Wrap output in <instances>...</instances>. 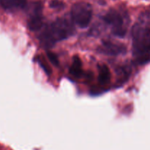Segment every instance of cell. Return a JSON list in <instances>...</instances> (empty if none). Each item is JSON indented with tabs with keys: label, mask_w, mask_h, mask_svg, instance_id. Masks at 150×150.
<instances>
[{
	"label": "cell",
	"mask_w": 150,
	"mask_h": 150,
	"mask_svg": "<svg viewBox=\"0 0 150 150\" xmlns=\"http://www.w3.org/2000/svg\"><path fill=\"white\" fill-rule=\"evenodd\" d=\"M149 18V14L144 13L132 29L133 56L139 64H145L150 61Z\"/></svg>",
	"instance_id": "obj_1"
},
{
	"label": "cell",
	"mask_w": 150,
	"mask_h": 150,
	"mask_svg": "<svg viewBox=\"0 0 150 150\" xmlns=\"http://www.w3.org/2000/svg\"><path fill=\"white\" fill-rule=\"evenodd\" d=\"M75 32L73 24L65 18H59L45 26L40 35V42L47 48L71 36Z\"/></svg>",
	"instance_id": "obj_2"
},
{
	"label": "cell",
	"mask_w": 150,
	"mask_h": 150,
	"mask_svg": "<svg viewBox=\"0 0 150 150\" xmlns=\"http://www.w3.org/2000/svg\"><path fill=\"white\" fill-rule=\"evenodd\" d=\"M92 6L85 1L76 3L71 8L72 20L80 28H86L89 26L92 21Z\"/></svg>",
	"instance_id": "obj_3"
},
{
	"label": "cell",
	"mask_w": 150,
	"mask_h": 150,
	"mask_svg": "<svg viewBox=\"0 0 150 150\" xmlns=\"http://www.w3.org/2000/svg\"><path fill=\"white\" fill-rule=\"evenodd\" d=\"M103 20L111 28L112 33L119 38H124L127 33L125 17L118 10H109L103 17Z\"/></svg>",
	"instance_id": "obj_4"
},
{
	"label": "cell",
	"mask_w": 150,
	"mask_h": 150,
	"mask_svg": "<svg viewBox=\"0 0 150 150\" xmlns=\"http://www.w3.org/2000/svg\"><path fill=\"white\" fill-rule=\"evenodd\" d=\"M43 26L41 2L34 3L28 20V26L32 31L40 30Z\"/></svg>",
	"instance_id": "obj_5"
},
{
	"label": "cell",
	"mask_w": 150,
	"mask_h": 150,
	"mask_svg": "<svg viewBox=\"0 0 150 150\" xmlns=\"http://www.w3.org/2000/svg\"><path fill=\"white\" fill-rule=\"evenodd\" d=\"M99 52L109 56H117L126 53L127 49L123 44L114 43L110 41H105L98 49Z\"/></svg>",
	"instance_id": "obj_6"
},
{
	"label": "cell",
	"mask_w": 150,
	"mask_h": 150,
	"mask_svg": "<svg viewBox=\"0 0 150 150\" xmlns=\"http://www.w3.org/2000/svg\"><path fill=\"white\" fill-rule=\"evenodd\" d=\"M27 0H0L1 7L7 10H14L22 9L26 5Z\"/></svg>",
	"instance_id": "obj_7"
},
{
	"label": "cell",
	"mask_w": 150,
	"mask_h": 150,
	"mask_svg": "<svg viewBox=\"0 0 150 150\" xmlns=\"http://www.w3.org/2000/svg\"><path fill=\"white\" fill-rule=\"evenodd\" d=\"M98 80L101 85H106L111 79V72L108 66L105 64H101L98 66Z\"/></svg>",
	"instance_id": "obj_8"
},
{
	"label": "cell",
	"mask_w": 150,
	"mask_h": 150,
	"mask_svg": "<svg viewBox=\"0 0 150 150\" xmlns=\"http://www.w3.org/2000/svg\"><path fill=\"white\" fill-rule=\"evenodd\" d=\"M69 71L72 76L76 78L80 77L82 75V62L78 56L73 57Z\"/></svg>",
	"instance_id": "obj_9"
},
{
	"label": "cell",
	"mask_w": 150,
	"mask_h": 150,
	"mask_svg": "<svg viewBox=\"0 0 150 150\" xmlns=\"http://www.w3.org/2000/svg\"><path fill=\"white\" fill-rule=\"evenodd\" d=\"M50 7L53 9H62L64 7V4L60 0H51L50 1Z\"/></svg>",
	"instance_id": "obj_10"
},
{
	"label": "cell",
	"mask_w": 150,
	"mask_h": 150,
	"mask_svg": "<svg viewBox=\"0 0 150 150\" xmlns=\"http://www.w3.org/2000/svg\"><path fill=\"white\" fill-rule=\"evenodd\" d=\"M47 56H48L49 60L53 63V64L55 65V66H58L59 59L58 57L57 56V54H54V52H51V51H48V52H47Z\"/></svg>",
	"instance_id": "obj_11"
}]
</instances>
